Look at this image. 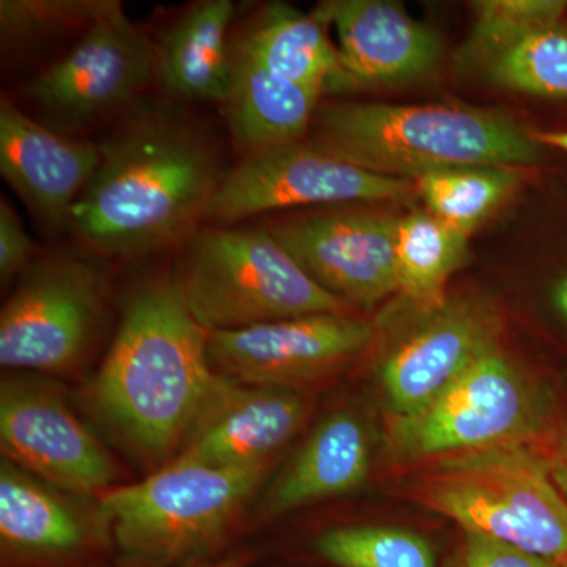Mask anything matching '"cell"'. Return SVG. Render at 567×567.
<instances>
[{"mask_svg": "<svg viewBox=\"0 0 567 567\" xmlns=\"http://www.w3.org/2000/svg\"><path fill=\"white\" fill-rule=\"evenodd\" d=\"M100 151L70 221L100 256L133 259L188 244L226 177L208 137L167 112L134 115Z\"/></svg>", "mask_w": 567, "mask_h": 567, "instance_id": "6da1fadb", "label": "cell"}, {"mask_svg": "<svg viewBox=\"0 0 567 567\" xmlns=\"http://www.w3.org/2000/svg\"><path fill=\"white\" fill-rule=\"evenodd\" d=\"M208 336L173 278L152 279L126 300L91 385L93 409L126 446L159 468L173 461L221 374Z\"/></svg>", "mask_w": 567, "mask_h": 567, "instance_id": "7a4b0ae2", "label": "cell"}, {"mask_svg": "<svg viewBox=\"0 0 567 567\" xmlns=\"http://www.w3.org/2000/svg\"><path fill=\"white\" fill-rule=\"evenodd\" d=\"M311 142L369 173L415 181L454 166H533L543 148L502 112L461 104L330 103Z\"/></svg>", "mask_w": 567, "mask_h": 567, "instance_id": "3957f363", "label": "cell"}, {"mask_svg": "<svg viewBox=\"0 0 567 567\" xmlns=\"http://www.w3.org/2000/svg\"><path fill=\"white\" fill-rule=\"evenodd\" d=\"M413 502L462 532L502 540L548 561L567 557V502L540 443H506L417 465Z\"/></svg>", "mask_w": 567, "mask_h": 567, "instance_id": "277c9868", "label": "cell"}, {"mask_svg": "<svg viewBox=\"0 0 567 567\" xmlns=\"http://www.w3.org/2000/svg\"><path fill=\"white\" fill-rule=\"evenodd\" d=\"M267 466L213 468L167 462L132 486L100 495V520L122 567H182L218 558Z\"/></svg>", "mask_w": 567, "mask_h": 567, "instance_id": "5b68a950", "label": "cell"}, {"mask_svg": "<svg viewBox=\"0 0 567 567\" xmlns=\"http://www.w3.org/2000/svg\"><path fill=\"white\" fill-rule=\"evenodd\" d=\"M185 248L175 281L205 330L349 312V306L306 274L267 227H205Z\"/></svg>", "mask_w": 567, "mask_h": 567, "instance_id": "8992f818", "label": "cell"}, {"mask_svg": "<svg viewBox=\"0 0 567 567\" xmlns=\"http://www.w3.org/2000/svg\"><path fill=\"white\" fill-rule=\"evenodd\" d=\"M550 427V398L503 352L484 354L431 404L388 417V461L421 465L506 443H540Z\"/></svg>", "mask_w": 567, "mask_h": 567, "instance_id": "52a82bcc", "label": "cell"}, {"mask_svg": "<svg viewBox=\"0 0 567 567\" xmlns=\"http://www.w3.org/2000/svg\"><path fill=\"white\" fill-rule=\"evenodd\" d=\"M106 284L70 254L35 260L0 312V364L13 372L66 371L80 363L104 315Z\"/></svg>", "mask_w": 567, "mask_h": 567, "instance_id": "ba28073f", "label": "cell"}, {"mask_svg": "<svg viewBox=\"0 0 567 567\" xmlns=\"http://www.w3.org/2000/svg\"><path fill=\"white\" fill-rule=\"evenodd\" d=\"M155 78V43L112 0L69 54L37 74L25 92L47 125L65 133L128 106Z\"/></svg>", "mask_w": 567, "mask_h": 567, "instance_id": "9c48e42d", "label": "cell"}, {"mask_svg": "<svg viewBox=\"0 0 567 567\" xmlns=\"http://www.w3.org/2000/svg\"><path fill=\"white\" fill-rule=\"evenodd\" d=\"M415 194L412 181L369 173L297 141L241 158L226 173L205 221L230 227L284 208L405 200Z\"/></svg>", "mask_w": 567, "mask_h": 567, "instance_id": "30bf717a", "label": "cell"}, {"mask_svg": "<svg viewBox=\"0 0 567 567\" xmlns=\"http://www.w3.org/2000/svg\"><path fill=\"white\" fill-rule=\"evenodd\" d=\"M409 311L379 363L390 416L412 415L431 404L484 354L498 349L502 336L498 309L475 295Z\"/></svg>", "mask_w": 567, "mask_h": 567, "instance_id": "8fae6325", "label": "cell"}, {"mask_svg": "<svg viewBox=\"0 0 567 567\" xmlns=\"http://www.w3.org/2000/svg\"><path fill=\"white\" fill-rule=\"evenodd\" d=\"M0 447L14 465L71 494L102 495L117 477L110 451L54 383L32 372L7 374L0 383Z\"/></svg>", "mask_w": 567, "mask_h": 567, "instance_id": "7c38bea8", "label": "cell"}, {"mask_svg": "<svg viewBox=\"0 0 567 567\" xmlns=\"http://www.w3.org/2000/svg\"><path fill=\"white\" fill-rule=\"evenodd\" d=\"M375 327L360 317L312 315L210 331L213 369L249 385L298 390L354 360L374 339Z\"/></svg>", "mask_w": 567, "mask_h": 567, "instance_id": "4fadbf2b", "label": "cell"}, {"mask_svg": "<svg viewBox=\"0 0 567 567\" xmlns=\"http://www.w3.org/2000/svg\"><path fill=\"white\" fill-rule=\"evenodd\" d=\"M399 218L374 212L295 216L267 227L301 268L349 308L371 309L398 293Z\"/></svg>", "mask_w": 567, "mask_h": 567, "instance_id": "5bb4252c", "label": "cell"}, {"mask_svg": "<svg viewBox=\"0 0 567 567\" xmlns=\"http://www.w3.org/2000/svg\"><path fill=\"white\" fill-rule=\"evenodd\" d=\"M308 412L298 390L249 385L221 374L173 461L227 470L268 466Z\"/></svg>", "mask_w": 567, "mask_h": 567, "instance_id": "9a60e30c", "label": "cell"}, {"mask_svg": "<svg viewBox=\"0 0 567 567\" xmlns=\"http://www.w3.org/2000/svg\"><path fill=\"white\" fill-rule=\"evenodd\" d=\"M319 10L338 33L339 69L327 92L421 80L442 59L439 33L399 3L331 0Z\"/></svg>", "mask_w": 567, "mask_h": 567, "instance_id": "2e32d148", "label": "cell"}, {"mask_svg": "<svg viewBox=\"0 0 567 567\" xmlns=\"http://www.w3.org/2000/svg\"><path fill=\"white\" fill-rule=\"evenodd\" d=\"M102 162L100 144L33 121L0 100V173L48 233L70 227L71 213Z\"/></svg>", "mask_w": 567, "mask_h": 567, "instance_id": "e0dca14e", "label": "cell"}, {"mask_svg": "<svg viewBox=\"0 0 567 567\" xmlns=\"http://www.w3.org/2000/svg\"><path fill=\"white\" fill-rule=\"evenodd\" d=\"M107 533L92 527L59 488L2 457L0 554L6 567H73Z\"/></svg>", "mask_w": 567, "mask_h": 567, "instance_id": "ac0fdd59", "label": "cell"}, {"mask_svg": "<svg viewBox=\"0 0 567 567\" xmlns=\"http://www.w3.org/2000/svg\"><path fill=\"white\" fill-rule=\"evenodd\" d=\"M371 445L363 421L354 413L334 412L316 425L298 453L268 486L260 503L265 517L352 494L369 476Z\"/></svg>", "mask_w": 567, "mask_h": 567, "instance_id": "d6986e66", "label": "cell"}, {"mask_svg": "<svg viewBox=\"0 0 567 567\" xmlns=\"http://www.w3.org/2000/svg\"><path fill=\"white\" fill-rule=\"evenodd\" d=\"M323 93L276 76L233 41L230 81L224 100L229 132L241 155L303 141Z\"/></svg>", "mask_w": 567, "mask_h": 567, "instance_id": "ffe728a7", "label": "cell"}, {"mask_svg": "<svg viewBox=\"0 0 567 567\" xmlns=\"http://www.w3.org/2000/svg\"><path fill=\"white\" fill-rule=\"evenodd\" d=\"M233 0H203L163 33L156 78L171 95L192 102H224L233 63Z\"/></svg>", "mask_w": 567, "mask_h": 567, "instance_id": "44dd1931", "label": "cell"}, {"mask_svg": "<svg viewBox=\"0 0 567 567\" xmlns=\"http://www.w3.org/2000/svg\"><path fill=\"white\" fill-rule=\"evenodd\" d=\"M330 25L319 7L306 14L287 3H270L235 41L276 76L324 93L339 69Z\"/></svg>", "mask_w": 567, "mask_h": 567, "instance_id": "7402d4cb", "label": "cell"}, {"mask_svg": "<svg viewBox=\"0 0 567 567\" xmlns=\"http://www.w3.org/2000/svg\"><path fill=\"white\" fill-rule=\"evenodd\" d=\"M468 237L429 210L399 218L395 267L404 308L427 309L445 303L447 281L468 259Z\"/></svg>", "mask_w": 567, "mask_h": 567, "instance_id": "603a6c76", "label": "cell"}, {"mask_svg": "<svg viewBox=\"0 0 567 567\" xmlns=\"http://www.w3.org/2000/svg\"><path fill=\"white\" fill-rule=\"evenodd\" d=\"M520 181L516 167L454 166L420 175L413 183L425 210L470 235Z\"/></svg>", "mask_w": 567, "mask_h": 567, "instance_id": "cb8c5ba5", "label": "cell"}, {"mask_svg": "<svg viewBox=\"0 0 567 567\" xmlns=\"http://www.w3.org/2000/svg\"><path fill=\"white\" fill-rule=\"evenodd\" d=\"M472 9L475 13L472 32L456 59L461 69L483 70L529 33L559 24L567 3L561 0H481L472 3Z\"/></svg>", "mask_w": 567, "mask_h": 567, "instance_id": "d4e9b609", "label": "cell"}, {"mask_svg": "<svg viewBox=\"0 0 567 567\" xmlns=\"http://www.w3.org/2000/svg\"><path fill=\"white\" fill-rule=\"evenodd\" d=\"M483 71L506 91L567 100V29L559 22L529 33Z\"/></svg>", "mask_w": 567, "mask_h": 567, "instance_id": "484cf974", "label": "cell"}, {"mask_svg": "<svg viewBox=\"0 0 567 567\" xmlns=\"http://www.w3.org/2000/svg\"><path fill=\"white\" fill-rule=\"evenodd\" d=\"M316 551L336 567H436L424 536L379 525L328 529L317 537Z\"/></svg>", "mask_w": 567, "mask_h": 567, "instance_id": "4316f807", "label": "cell"}, {"mask_svg": "<svg viewBox=\"0 0 567 567\" xmlns=\"http://www.w3.org/2000/svg\"><path fill=\"white\" fill-rule=\"evenodd\" d=\"M112 0H2L0 40L3 54L32 44L84 32L110 9Z\"/></svg>", "mask_w": 567, "mask_h": 567, "instance_id": "83f0119b", "label": "cell"}, {"mask_svg": "<svg viewBox=\"0 0 567 567\" xmlns=\"http://www.w3.org/2000/svg\"><path fill=\"white\" fill-rule=\"evenodd\" d=\"M536 555L509 546L492 537L464 532L461 543L446 567H554Z\"/></svg>", "mask_w": 567, "mask_h": 567, "instance_id": "f1b7e54d", "label": "cell"}, {"mask_svg": "<svg viewBox=\"0 0 567 567\" xmlns=\"http://www.w3.org/2000/svg\"><path fill=\"white\" fill-rule=\"evenodd\" d=\"M35 245L24 229L20 216L6 197L0 199V279L9 284L24 274L35 260Z\"/></svg>", "mask_w": 567, "mask_h": 567, "instance_id": "f546056e", "label": "cell"}, {"mask_svg": "<svg viewBox=\"0 0 567 567\" xmlns=\"http://www.w3.org/2000/svg\"><path fill=\"white\" fill-rule=\"evenodd\" d=\"M547 451L551 476H554L555 483H557L559 491H561L567 502V429L558 445H555L554 450Z\"/></svg>", "mask_w": 567, "mask_h": 567, "instance_id": "4dcf8cb0", "label": "cell"}, {"mask_svg": "<svg viewBox=\"0 0 567 567\" xmlns=\"http://www.w3.org/2000/svg\"><path fill=\"white\" fill-rule=\"evenodd\" d=\"M256 559V555L248 550L233 551V554L223 555L210 561L196 563V565L182 567H248Z\"/></svg>", "mask_w": 567, "mask_h": 567, "instance_id": "1f68e13d", "label": "cell"}, {"mask_svg": "<svg viewBox=\"0 0 567 567\" xmlns=\"http://www.w3.org/2000/svg\"><path fill=\"white\" fill-rule=\"evenodd\" d=\"M532 136L537 144L551 145V147L567 152V132H535L532 133Z\"/></svg>", "mask_w": 567, "mask_h": 567, "instance_id": "d6a6232c", "label": "cell"}, {"mask_svg": "<svg viewBox=\"0 0 567 567\" xmlns=\"http://www.w3.org/2000/svg\"><path fill=\"white\" fill-rule=\"evenodd\" d=\"M555 300H557L558 308L561 309L563 315L567 317V278L559 284L557 293H555Z\"/></svg>", "mask_w": 567, "mask_h": 567, "instance_id": "836d02e7", "label": "cell"}, {"mask_svg": "<svg viewBox=\"0 0 567 567\" xmlns=\"http://www.w3.org/2000/svg\"><path fill=\"white\" fill-rule=\"evenodd\" d=\"M554 567H567V557L555 561Z\"/></svg>", "mask_w": 567, "mask_h": 567, "instance_id": "e575fe53", "label": "cell"}]
</instances>
